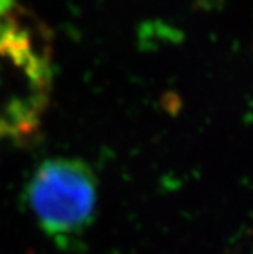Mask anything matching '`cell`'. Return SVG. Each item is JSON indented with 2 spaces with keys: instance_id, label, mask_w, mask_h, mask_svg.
Instances as JSON below:
<instances>
[{
  "instance_id": "cell-2",
  "label": "cell",
  "mask_w": 253,
  "mask_h": 254,
  "mask_svg": "<svg viewBox=\"0 0 253 254\" xmlns=\"http://www.w3.org/2000/svg\"><path fill=\"white\" fill-rule=\"evenodd\" d=\"M28 210L41 232L66 248L81 239L98 210V178L80 158L44 160L26 188Z\"/></svg>"
},
{
  "instance_id": "cell-3",
  "label": "cell",
  "mask_w": 253,
  "mask_h": 254,
  "mask_svg": "<svg viewBox=\"0 0 253 254\" xmlns=\"http://www.w3.org/2000/svg\"><path fill=\"white\" fill-rule=\"evenodd\" d=\"M15 9V0H0V18Z\"/></svg>"
},
{
  "instance_id": "cell-1",
  "label": "cell",
  "mask_w": 253,
  "mask_h": 254,
  "mask_svg": "<svg viewBox=\"0 0 253 254\" xmlns=\"http://www.w3.org/2000/svg\"><path fill=\"white\" fill-rule=\"evenodd\" d=\"M52 79L44 35L17 9L0 18V135L31 132Z\"/></svg>"
}]
</instances>
